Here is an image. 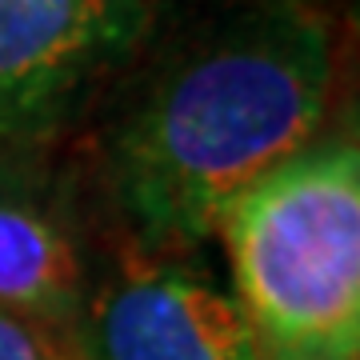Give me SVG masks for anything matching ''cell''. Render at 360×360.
<instances>
[{
    "label": "cell",
    "mask_w": 360,
    "mask_h": 360,
    "mask_svg": "<svg viewBox=\"0 0 360 360\" xmlns=\"http://www.w3.org/2000/svg\"><path fill=\"white\" fill-rule=\"evenodd\" d=\"M0 360H72L68 336L0 309Z\"/></svg>",
    "instance_id": "cell-6"
},
{
    "label": "cell",
    "mask_w": 360,
    "mask_h": 360,
    "mask_svg": "<svg viewBox=\"0 0 360 360\" xmlns=\"http://www.w3.org/2000/svg\"><path fill=\"white\" fill-rule=\"evenodd\" d=\"M217 232L260 360H356V144H309L236 196Z\"/></svg>",
    "instance_id": "cell-2"
},
{
    "label": "cell",
    "mask_w": 360,
    "mask_h": 360,
    "mask_svg": "<svg viewBox=\"0 0 360 360\" xmlns=\"http://www.w3.org/2000/svg\"><path fill=\"white\" fill-rule=\"evenodd\" d=\"M333 84V32L309 4L236 13L172 56L108 141L112 193L141 240L217 236L236 196L316 141Z\"/></svg>",
    "instance_id": "cell-1"
},
{
    "label": "cell",
    "mask_w": 360,
    "mask_h": 360,
    "mask_svg": "<svg viewBox=\"0 0 360 360\" xmlns=\"http://www.w3.org/2000/svg\"><path fill=\"white\" fill-rule=\"evenodd\" d=\"M84 296V257L68 220L44 196L0 184V309L68 336Z\"/></svg>",
    "instance_id": "cell-5"
},
{
    "label": "cell",
    "mask_w": 360,
    "mask_h": 360,
    "mask_svg": "<svg viewBox=\"0 0 360 360\" xmlns=\"http://www.w3.org/2000/svg\"><path fill=\"white\" fill-rule=\"evenodd\" d=\"M144 28L148 0H0V141L65 120Z\"/></svg>",
    "instance_id": "cell-3"
},
{
    "label": "cell",
    "mask_w": 360,
    "mask_h": 360,
    "mask_svg": "<svg viewBox=\"0 0 360 360\" xmlns=\"http://www.w3.org/2000/svg\"><path fill=\"white\" fill-rule=\"evenodd\" d=\"M72 328V360H260L232 292L172 260L124 264Z\"/></svg>",
    "instance_id": "cell-4"
}]
</instances>
